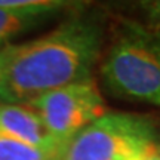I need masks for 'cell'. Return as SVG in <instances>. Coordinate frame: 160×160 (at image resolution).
<instances>
[{
  "instance_id": "cell-6",
  "label": "cell",
  "mask_w": 160,
  "mask_h": 160,
  "mask_svg": "<svg viewBox=\"0 0 160 160\" xmlns=\"http://www.w3.org/2000/svg\"><path fill=\"white\" fill-rule=\"evenodd\" d=\"M49 17L28 13V12H18L0 8V49L9 45L13 37L28 31L33 27H37L45 22Z\"/></svg>"
},
{
  "instance_id": "cell-1",
  "label": "cell",
  "mask_w": 160,
  "mask_h": 160,
  "mask_svg": "<svg viewBox=\"0 0 160 160\" xmlns=\"http://www.w3.org/2000/svg\"><path fill=\"white\" fill-rule=\"evenodd\" d=\"M104 40L102 17L77 11L49 33L12 45L0 80V104L27 105L46 92L91 80Z\"/></svg>"
},
{
  "instance_id": "cell-9",
  "label": "cell",
  "mask_w": 160,
  "mask_h": 160,
  "mask_svg": "<svg viewBox=\"0 0 160 160\" xmlns=\"http://www.w3.org/2000/svg\"><path fill=\"white\" fill-rule=\"evenodd\" d=\"M11 53H12V45H8L0 49V80L3 77V73H5L8 61H9V58H11Z\"/></svg>"
},
{
  "instance_id": "cell-7",
  "label": "cell",
  "mask_w": 160,
  "mask_h": 160,
  "mask_svg": "<svg viewBox=\"0 0 160 160\" xmlns=\"http://www.w3.org/2000/svg\"><path fill=\"white\" fill-rule=\"evenodd\" d=\"M61 153L36 148L0 135V160H58Z\"/></svg>"
},
{
  "instance_id": "cell-10",
  "label": "cell",
  "mask_w": 160,
  "mask_h": 160,
  "mask_svg": "<svg viewBox=\"0 0 160 160\" xmlns=\"http://www.w3.org/2000/svg\"><path fill=\"white\" fill-rule=\"evenodd\" d=\"M147 160H160V150L157 151V153H154L153 156H150Z\"/></svg>"
},
{
  "instance_id": "cell-8",
  "label": "cell",
  "mask_w": 160,
  "mask_h": 160,
  "mask_svg": "<svg viewBox=\"0 0 160 160\" xmlns=\"http://www.w3.org/2000/svg\"><path fill=\"white\" fill-rule=\"evenodd\" d=\"M144 11L147 12V22L160 25V2H151L142 6Z\"/></svg>"
},
{
  "instance_id": "cell-3",
  "label": "cell",
  "mask_w": 160,
  "mask_h": 160,
  "mask_svg": "<svg viewBox=\"0 0 160 160\" xmlns=\"http://www.w3.org/2000/svg\"><path fill=\"white\" fill-rule=\"evenodd\" d=\"M159 150L156 119L135 113H105L79 132L58 160H147Z\"/></svg>"
},
{
  "instance_id": "cell-2",
  "label": "cell",
  "mask_w": 160,
  "mask_h": 160,
  "mask_svg": "<svg viewBox=\"0 0 160 160\" xmlns=\"http://www.w3.org/2000/svg\"><path fill=\"white\" fill-rule=\"evenodd\" d=\"M99 74L111 95L160 108V25L122 21Z\"/></svg>"
},
{
  "instance_id": "cell-5",
  "label": "cell",
  "mask_w": 160,
  "mask_h": 160,
  "mask_svg": "<svg viewBox=\"0 0 160 160\" xmlns=\"http://www.w3.org/2000/svg\"><path fill=\"white\" fill-rule=\"evenodd\" d=\"M0 135L42 150L62 151L65 148L51 137L43 122L28 105L0 104Z\"/></svg>"
},
{
  "instance_id": "cell-4",
  "label": "cell",
  "mask_w": 160,
  "mask_h": 160,
  "mask_svg": "<svg viewBox=\"0 0 160 160\" xmlns=\"http://www.w3.org/2000/svg\"><path fill=\"white\" fill-rule=\"evenodd\" d=\"M27 105L34 110L51 137L62 147L107 113L93 79L46 92Z\"/></svg>"
}]
</instances>
